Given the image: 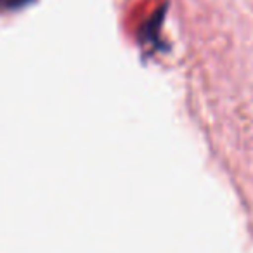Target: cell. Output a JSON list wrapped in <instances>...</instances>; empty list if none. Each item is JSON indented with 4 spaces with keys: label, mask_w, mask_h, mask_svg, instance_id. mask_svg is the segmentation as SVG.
<instances>
[{
    "label": "cell",
    "mask_w": 253,
    "mask_h": 253,
    "mask_svg": "<svg viewBox=\"0 0 253 253\" xmlns=\"http://www.w3.org/2000/svg\"><path fill=\"white\" fill-rule=\"evenodd\" d=\"M28 2H32V0H0V9H7V11H11V9H19L28 4Z\"/></svg>",
    "instance_id": "obj_1"
}]
</instances>
